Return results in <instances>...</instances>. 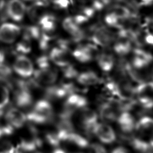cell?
Segmentation results:
<instances>
[{"mask_svg": "<svg viewBox=\"0 0 153 153\" xmlns=\"http://www.w3.org/2000/svg\"><path fill=\"white\" fill-rule=\"evenodd\" d=\"M153 121L151 116L143 115L136 120L135 127L130 137V144L140 153H146L152 149Z\"/></svg>", "mask_w": 153, "mask_h": 153, "instance_id": "cell-1", "label": "cell"}, {"mask_svg": "<svg viewBox=\"0 0 153 153\" xmlns=\"http://www.w3.org/2000/svg\"><path fill=\"white\" fill-rule=\"evenodd\" d=\"M54 114L52 103L47 99L36 101L26 112L27 123L34 126H43L51 123L54 118Z\"/></svg>", "mask_w": 153, "mask_h": 153, "instance_id": "cell-2", "label": "cell"}, {"mask_svg": "<svg viewBox=\"0 0 153 153\" xmlns=\"http://www.w3.org/2000/svg\"><path fill=\"white\" fill-rule=\"evenodd\" d=\"M27 123L26 112L13 105L0 111V128L4 132L14 133Z\"/></svg>", "mask_w": 153, "mask_h": 153, "instance_id": "cell-3", "label": "cell"}, {"mask_svg": "<svg viewBox=\"0 0 153 153\" xmlns=\"http://www.w3.org/2000/svg\"><path fill=\"white\" fill-rule=\"evenodd\" d=\"M124 109V102L108 97L102 100L99 105V117L106 123L115 122L120 112Z\"/></svg>", "mask_w": 153, "mask_h": 153, "instance_id": "cell-4", "label": "cell"}, {"mask_svg": "<svg viewBox=\"0 0 153 153\" xmlns=\"http://www.w3.org/2000/svg\"><path fill=\"white\" fill-rule=\"evenodd\" d=\"M88 102L86 97L76 92L68 95L64 100L59 116L72 120L74 115L82 108L88 106Z\"/></svg>", "mask_w": 153, "mask_h": 153, "instance_id": "cell-5", "label": "cell"}, {"mask_svg": "<svg viewBox=\"0 0 153 153\" xmlns=\"http://www.w3.org/2000/svg\"><path fill=\"white\" fill-rule=\"evenodd\" d=\"M153 84L152 81L137 84L134 87V99L144 110H151L152 108Z\"/></svg>", "mask_w": 153, "mask_h": 153, "instance_id": "cell-6", "label": "cell"}, {"mask_svg": "<svg viewBox=\"0 0 153 153\" xmlns=\"http://www.w3.org/2000/svg\"><path fill=\"white\" fill-rule=\"evenodd\" d=\"M74 117L76 119V124L78 127L86 134L91 133L92 130L98 122L99 118L98 113L88 106L79 111L74 115Z\"/></svg>", "mask_w": 153, "mask_h": 153, "instance_id": "cell-7", "label": "cell"}, {"mask_svg": "<svg viewBox=\"0 0 153 153\" xmlns=\"http://www.w3.org/2000/svg\"><path fill=\"white\" fill-rule=\"evenodd\" d=\"M22 29L17 23L10 20L0 23V44L13 45L20 38Z\"/></svg>", "mask_w": 153, "mask_h": 153, "instance_id": "cell-8", "label": "cell"}, {"mask_svg": "<svg viewBox=\"0 0 153 153\" xmlns=\"http://www.w3.org/2000/svg\"><path fill=\"white\" fill-rule=\"evenodd\" d=\"M10 66L13 74L22 79L30 78L34 72L33 64L26 55L16 54Z\"/></svg>", "mask_w": 153, "mask_h": 153, "instance_id": "cell-9", "label": "cell"}, {"mask_svg": "<svg viewBox=\"0 0 153 153\" xmlns=\"http://www.w3.org/2000/svg\"><path fill=\"white\" fill-rule=\"evenodd\" d=\"M91 134L103 144L109 145L114 143L117 138L114 128L106 122H97L92 130Z\"/></svg>", "mask_w": 153, "mask_h": 153, "instance_id": "cell-10", "label": "cell"}, {"mask_svg": "<svg viewBox=\"0 0 153 153\" xmlns=\"http://www.w3.org/2000/svg\"><path fill=\"white\" fill-rule=\"evenodd\" d=\"M33 80L32 84L36 87L48 88L54 85L58 78L57 71L50 68L38 69L34 71L32 75Z\"/></svg>", "mask_w": 153, "mask_h": 153, "instance_id": "cell-11", "label": "cell"}, {"mask_svg": "<svg viewBox=\"0 0 153 153\" xmlns=\"http://www.w3.org/2000/svg\"><path fill=\"white\" fill-rule=\"evenodd\" d=\"M5 9L8 20L19 23L25 18L27 7L23 0H7Z\"/></svg>", "mask_w": 153, "mask_h": 153, "instance_id": "cell-12", "label": "cell"}, {"mask_svg": "<svg viewBox=\"0 0 153 153\" xmlns=\"http://www.w3.org/2000/svg\"><path fill=\"white\" fill-rule=\"evenodd\" d=\"M47 99L60 100L65 99L70 94L75 92V87L72 83H62L53 85L45 88Z\"/></svg>", "mask_w": 153, "mask_h": 153, "instance_id": "cell-13", "label": "cell"}, {"mask_svg": "<svg viewBox=\"0 0 153 153\" xmlns=\"http://www.w3.org/2000/svg\"><path fill=\"white\" fill-rule=\"evenodd\" d=\"M118 128L124 135L131 134L134 131L136 119L134 114L129 110H123L116 121Z\"/></svg>", "mask_w": 153, "mask_h": 153, "instance_id": "cell-14", "label": "cell"}, {"mask_svg": "<svg viewBox=\"0 0 153 153\" xmlns=\"http://www.w3.org/2000/svg\"><path fill=\"white\" fill-rule=\"evenodd\" d=\"M90 38L93 44L100 47H107L113 41V36L110 31L102 26L93 27Z\"/></svg>", "mask_w": 153, "mask_h": 153, "instance_id": "cell-15", "label": "cell"}, {"mask_svg": "<svg viewBox=\"0 0 153 153\" xmlns=\"http://www.w3.org/2000/svg\"><path fill=\"white\" fill-rule=\"evenodd\" d=\"M96 51V45L93 44H87L76 47L72 51V55L79 62L87 63L93 60Z\"/></svg>", "mask_w": 153, "mask_h": 153, "instance_id": "cell-16", "label": "cell"}, {"mask_svg": "<svg viewBox=\"0 0 153 153\" xmlns=\"http://www.w3.org/2000/svg\"><path fill=\"white\" fill-rule=\"evenodd\" d=\"M152 56L148 52L140 49L136 48L133 51L131 65L137 69H144L152 62Z\"/></svg>", "mask_w": 153, "mask_h": 153, "instance_id": "cell-17", "label": "cell"}, {"mask_svg": "<svg viewBox=\"0 0 153 153\" xmlns=\"http://www.w3.org/2000/svg\"><path fill=\"white\" fill-rule=\"evenodd\" d=\"M62 26L64 29L71 35L74 42H79L85 37L84 31L79 28V25L76 24L73 17L65 18L62 22Z\"/></svg>", "mask_w": 153, "mask_h": 153, "instance_id": "cell-18", "label": "cell"}, {"mask_svg": "<svg viewBox=\"0 0 153 153\" xmlns=\"http://www.w3.org/2000/svg\"><path fill=\"white\" fill-rule=\"evenodd\" d=\"M48 57L51 62L62 68L70 64L68 51L58 47H54L50 51Z\"/></svg>", "mask_w": 153, "mask_h": 153, "instance_id": "cell-19", "label": "cell"}, {"mask_svg": "<svg viewBox=\"0 0 153 153\" xmlns=\"http://www.w3.org/2000/svg\"><path fill=\"white\" fill-rule=\"evenodd\" d=\"M118 36L114 45V51L119 56H125L131 50V39L126 35L119 32Z\"/></svg>", "mask_w": 153, "mask_h": 153, "instance_id": "cell-20", "label": "cell"}, {"mask_svg": "<svg viewBox=\"0 0 153 153\" xmlns=\"http://www.w3.org/2000/svg\"><path fill=\"white\" fill-rule=\"evenodd\" d=\"M75 78L79 84L86 87L95 85L100 81L99 76L94 72L90 71L78 74Z\"/></svg>", "mask_w": 153, "mask_h": 153, "instance_id": "cell-21", "label": "cell"}, {"mask_svg": "<svg viewBox=\"0 0 153 153\" xmlns=\"http://www.w3.org/2000/svg\"><path fill=\"white\" fill-rule=\"evenodd\" d=\"M13 45L14 52L16 54L26 55L32 50L31 39L22 33Z\"/></svg>", "mask_w": 153, "mask_h": 153, "instance_id": "cell-22", "label": "cell"}, {"mask_svg": "<svg viewBox=\"0 0 153 153\" xmlns=\"http://www.w3.org/2000/svg\"><path fill=\"white\" fill-rule=\"evenodd\" d=\"M99 68L105 72H110L114 68L115 59L112 54L108 52H102L97 57Z\"/></svg>", "mask_w": 153, "mask_h": 153, "instance_id": "cell-23", "label": "cell"}, {"mask_svg": "<svg viewBox=\"0 0 153 153\" xmlns=\"http://www.w3.org/2000/svg\"><path fill=\"white\" fill-rule=\"evenodd\" d=\"M39 27L42 31L54 32L56 29V19L51 15L45 14L38 19Z\"/></svg>", "mask_w": 153, "mask_h": 153, "instance_id": "cell-24", "label": "cell"}, {"mask_svg": "<svg viewBox=\"0 0 153 153\" xmlns=\"http://www.w3.org/2000/svg\"><path fill=\"white\" fill-rule=\"evenodd\" d=\"M11 102V93L9 86L0 82V111H3L10 105Z\"/></svg>", "mask_w": 153, "mask_h": 153, "instance_id": "cell-25", "label": "cell"}, {"mask_svg": "<svg viewBox=\"0 0 153 153\" xmlns=\"http://www.w3.org/2000/svg\"><path fill=\"white\" fill-rule=\"evenodd\" d=\"M13 72L11 66L5 61L0 63V82L8 84L13 79Z\"/></svg>", "mask_w": 153, "mask_h": 153, "instance_id": "cell-26", "label": "cell"}, {"mask_svg": "<svg viewBox=\"0 0 153 153\" xmlns=\"http://www.w3.org/2000/svg\"><path fill=\"white\" fill-rule=\"evenodd\" d=\"M110 12L122 19H128L133 17L130 9L122 5H115L111 8Z\"/></svg>", "mask_w": 153, "mask_h": 153, "instance_id": "cell-27", "label": "cell"}, {"mask_svg": "<svg viewBox=\"0 0 153 153\" xmlns=\"http://www.w3.org/2000/svg\"><path fill=\"white\" fill-rule=\"evenodd\" d=\"M41 30L39 26L30 25L27 26L24 32L22 33L25 36H27L29 38L32 39H38L41 35Z\"/></svg>", "mask_w": 153, "mask_h": 153, "instance_id": "cell-28", "label": "cell"}, {"mask_svg": "<svg viewBox=\"0 0 153 153\" xmlns=\"http://www.w3.org/2000/svg\"><path fill=\"white\" fill-rule=\"evenodd\" d=\"M85 149V153H108L106 148L102 143L98 142L89 143Z\"/></svg>", "mask_w": 153, "mask_h": 153, "instance_id": "cell-29", "label": "cell"}, {"mask_svg": "<svg viewBox=\"0 0 153 153\" xmlns=\"http://www.w3.org/2000/svg\"><path fill=\"white\" fill-rule=\"evenodd\" d=\"M62 69L63 75L67 79H72L76 78L78 74L76 69L70 64L64 68H62Z\"/></svg>", "mask_w": 153, "mask_h": 153, "instance_id": "cell-30", "label": "cell"}, {"mask_svg": "<svg viewBox=\"0 0 153 153\" xmlns=\"http://www.w3.org/2000/svg\"><path fill=\"white\" fill-rule=\"evenodd\" d=\"M36 63L39 67V69H46L51 67V60L47 56H40L36 59Z\"/></svg>", "mask_w": 153, "mask_h": 153, "instance_id": "cell-31", "label": "cell"}, {"mask_svg": "<svg viewBox=\"0 0 153 153\" xmlns=\"http://www.w3.org/2000/svg\"><path fill=\"white\" fill-rule=\"evenodd\" d=\"M51 153H84L78 149H72L63 146H59L53 148Z\"/></svg>", "mask_w": 153, "mask_h": 153, "instance_id": "cell-32", "label": "cell"}, {"mask_svg": "<svg viewBox=\"0 0 153 153\" xmlns=\"http://www.w3.org/2000/svg\"><path fill=\"white\" fill-rule=\"evenodd\" d=\"M54 5L59 8H66L70 4L69 0H51Z\"/></svg>", "mask_w": 153, "mask_h": 153, "instance_id": "cell-33", "label": "cell"}, {"mask_svg": "<svg viewBox=\"0 0 153 153\" xmlns=\"http://www.w3.org/2000/svg\"><path fill=\"white\" fill-rule=\"evenodd\" d=\"M111 153H130L129 150L123 146H118L114 148Z\"/></svg>", "mask_w": 153, "mask_h": 153, "instance_id": "cell-34", "label": "cell"}, {"mask_svg": "<svg viewBox=\"0 0 153 153\" xmlns=\"http://www.w3.org/2000/svg\"><path fill=\"white\" fill-rule=\"evenodd\" d=\"M143 41L145 43L149 44V45H152V41H153V37L152 33L149 31L146 32V33L144 36Z\"/></svg>", "mask_w": 153, "mask_h": 153, "instance_id": "cell-35", "label": "cell"}, {"mask_svg": "<svg viewBox=\"0 0 153 153\" xmlns=\"http://www.w3.org/2000/svg\"><path fill=\"white\" fill-rule=\"evenodd\" d=\"M139 3L143 6H149L152 4V0H139Z\"/></svg>", "mask_w": 153, "mask_h": 153, "instance_id": "cell-36", "label": "cell"}, {"mask_svg": "<svg viewBox=\"0 0 153 153\" xmlns=\"http://www.w3.org/2000/svg\"><path fill=\"white\" fill-rule=\"evenodd\" d=\"M5 61V52L2 48L0 46V63Z\"/></svg>", "mask_w": 153, "mask_h": 153, "instance_id": "cell-37", "label": "cell"}, {"mask_svg": "<svg viewBox=\"0 0 153 153\" xmlns=\"http://www.w3.org/2000/svg\"><path fill=\"white\" fill-rule=\"evenodd\" d=\"M31 153H43V152H40V151H39L38 150H37V151H34V152H31Z\"/></svg>", "mask_w": 153, "mask_h": 153, "instance_id": "cell-38", "label": "cell"}, {"mask_svg": "<svg viewBox=\"0 0 153 153\" xmlns=\"http://www.w3.org/2000/svg\"><path fill=\"white\" fill-rule=\"evenodd\" d=\"M146 153H152V151H148V152H147Z\"/></svg>", "mask_w": 153, "mask_h": 153, "instance_id": "cell-39", "label": "cell"}]
</instances>
